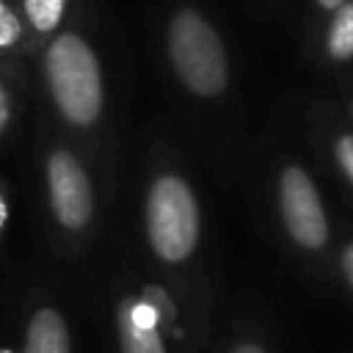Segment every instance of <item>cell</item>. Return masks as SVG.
<instances>
[{
	"label": "cell",
	"instance_id": "6da1fadb",
	"mask_svg": "<svg viewBox=\"0 0 353 353\" xmlns=\"http://www.w3.org/2000/svg\"><path fill=\"white\" fill-rule=\"evenodd\" d=\"M132 47L110 0H88L30 61L36 116L127 185Z\"/></svg>",
	"mask_w": 353,
	"mask_h": 353
},
{
	"label": "cell",
	"instance_id": "7a4b0ae2",
	"mask_svg": "<svg viewBox=\"0 0 353 353\" xmlns=\"http://www.w3.org/2000/svg\"><path fill=\"white\" fill-rule=\"evenodd\" d=\"M146 36L185 141L207 165L223 168L232 157L234 69L221 25L204 0H149Z\"/></svg>",
	"mask_w": 353,
	"mask_h": 353
},
{
	"label": "cell",
	"instance_id": "3957f363",
	"mask_svg": "<svg viewBox=\"0 0 353 353\" xmlns=\"http://www.w3.org/2000/svg\"><path fill=\"white\" fill-rule=\"evenodd\" d=\"M36 223L44 245L63 262H85L105 240L124 185L74 141L33 116L19 149Z\"/></svg>",
	"mask_w": 353,
	"mask_h": 353
},
{
	"label": "cell",
	"instance_id": "277c9868",
	"mask_svg": "<svg viewBox=\"0 0 353 353\" xmlns=\"http://www.w3.org/2000/svg\"><path fill=\"white\" fill-rule=\"evenodd\" d=\"M135 232L149 268L188 279L204 245V207L188 154L165 119H149L130 149Z\"/></svg>",
	"mask_w": 353,
	"mask_h": 353
},
{
	"label": "cell",
	"instance_id": "5b68a950",
	"mask_svg": "<svg viewBox=\"0 0 353 353\" xmlns=\"http://www.w3.org/2000/svg\"><path fill=\"white\" fill-rule=\"evenodd\" d=\"M273 199L290 243L309 254L323 251L328 243V218L306 168L298 163L281 165L273 176Z\"/></svg>",
	"mask_w": 353,
	"mask_h": 353
},
{
	"label": "cell",
	"instance_id": "8992f818",
	"mask_svg": "<svg viewBox=\"0 0 353 353\" xmlns=\"http://www.w3.org/2000/svg\"><path fill=\"white\" fill-rule=\"evenodd\" d=\"M113 317L121 353H168L165 331L174 317V303L163 284L152 281L121 292Z\"/></svg>",
	"mask_w": 353,
	"mask_h": 353
},
{
	"label": "cell",
	"instance_id": "52a82bcc",
	"mask_svg": "<svg viewBox=\"0 0 353 353\" xmlns=\"http://www.w3.org/2000/svg\"><path fill=\"white\" fill-rule=\"evenodd\" d=\"M33 116L30 69L0 63V157L19 154Z\"/></svg>",
	"mask_w": 353,
	"mask_h": 353
},
{
	"label": "cell",
	"instance_id": "ba28073f",
	"mask_svg": "<svg viewBox=\"0 0 353 353\" xmlns=\"http://www.w3.org/2000/svg\"><path fill=\"white\" fill-rule=\"evenodd\" d=\"M22 353H72L69 320L63 309L44 292H36V301L28 309Z\"/></svg>",
	"mask_w": 353,
	"mask_h": 353
},
{
	"label": "cell",
	"instance_id": "9c48e42d",
	"mask_svg": "<svg viewBox=\"0 0 353 353\" xmlns=\"http://www.w3.org/2000/svg\"><path fill=\"white\" fill-rule=\"evenodd\" d=\"M85 3L88 0H17L28 36L30 61L80 14Z\"/></svg>",
	"mask_w": 353,
	"mask_h": 353
},
{
	"label": "cell",
	"instance_id": "30bf717a",
	"mask_svg": "<svg viewBox=\"0 0 353 353\" xmlns=\"http://www.w3.org/2000/svg\"><path fill=\"white\" fill-rule=\"evenodd\" d=\"M0 63L30 69L28 36L17 0H0Z\"/></svg>",
	"mask_w": 353,
	"mask_h": 353
},
{
	"label": "cell",
	"instance_id": "8fae6325",
	"mask_svg": "<svg viewBox=\"0 0 353 353\" xmlns=\"http://www.w3.org/2000/svg\"><path fill=\"white\" fill-rule=\"evenodd\" d=\"M328 52L336 61L353 58V3L347 0L345 6L336 8L331 28H328Z\"/></svg>",
	"mask_w": 353,
	"mask_h": 353
},
{
	"label": "cell",
	"instance_id": "7c38bea8",
	"mask_svg": "<svg viewBox=\"0 0 353 353\" xmlns=\"http://www.w3.org/2000/svg\"><path fill=\"white\" fill-rule=\"evenodd\" d=\"M14 215H17V185L6 174H0V256L6 254Z\"/></svg>",
	"mask_w": 353,
	"mask_h": 353
},
{
	"label": "cell",
	"instance_id": "4fadbf2b",
	"mask_svg": "<svg viewBox=\"0 0 353 353\" xmlns=\"http://www.w3.org/2000/svg\"><path fill=\"white\" fill-rule=\"evenodd\" d=\"M336 160H339L342 171L350 176V182H353V135H342L336 141Z\"/></svg>",
	"mask_w": 353,
	"mask_h": 353
},
{
	"label": "cell",
	"instance_id": "5bb4252c",
	"mask_svg": "<svg viewBox=\"0 0 353 353\" xmlns=\"http://www.w3.org/2000/svg\"><path fill=\"white\" fill-rule=\"evenodd\" d=\"M226 353H270L259 339H251V336H243V339H237V342H232L229 345V350Z\"/></svg>",
	"mask_w": 353,
	"mask_h": 353
},
{
	"label": "cell",
	"instance_id": "9a60e30c",
	"mask_svg": "<svg viewBox=\"0 0 353 353\" xmlns=\"http://www.w3.org/2000/svg\"><path fill=\"white\" fill-rule=\"evenodd\" d=\"M339 268H342V276L347 281V287L353 290V243H347L342 248V256H339Z\"/></svg>",
	"mask_w": 353,
	"mask_h": 353
},
{
	"label": "cell",
	"instance_id": "2e32d148",
	"mask_svg": "<svg viewBox=\"0 0 353 353\" xmlns=\"http://www.w3.org/2000/svg\"><path fill=\"white\" fill-rule=\"evenodd\" d=\"M345 3H347V0H317L320 8H334V11H336L339 6H345Z\"/></svg>",
	"mask_w": 353,
	"mask_h": 353
},
{
	"label": "cell",
	"instance_id": "e0dca14e",
	"mask_svg": "<svg viewBox=\"0 0 353 353\" xmlns=\"http://www.w3.org/2000/svg\"><path fill=\"white\" fill-rule=\"evenodd\" d=\"M0 353H14V350L11 347H0Z\"/></svg>",
	"mask_w": 353,
	"mask_h": 353
}]
</instances>
